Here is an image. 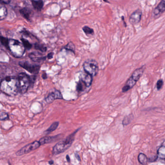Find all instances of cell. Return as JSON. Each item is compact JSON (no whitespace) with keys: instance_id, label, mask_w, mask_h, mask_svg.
I'll use <instances>...</instances> for the list:
<instances>
[{"instance_id":"obj_1","label":"cell","mask_w":165,"mask_h":165,"mask_svg":"<svg viewBox=\"0 0 165 165\" xmlns=\"http://www.w3.org/2000/svg\"><path fill=\"white\" fill-rule=\"evenodd\" d=\"M1 90L8 96H13L20 91V85L18 78L7 76L3 78L1 83Z\"/></svg>"},{"instance_id":"obj_2","label":"cell","mask_w":165,"mask_h":165,"mask_svg":"<svg viewBox=\"0 0 165 165\" xmlns=\"http://www.w3.org/2000/svg\"><path fill=\"white\" fill-rule=\"evenodd\" d=\"M145 68V66L144 65L137 69L133 72L129 78L126 81L125 85L122 88L121 90L123 93L128 91L129 90L131 89L136 85L137 82H138V81L143 74Z\"/></svg>"},{"instance_id":"obj_3","label":"cell","mask_w":165,"mask_h":165,"mask_svg":"<svg viewBox=\"0 0 165 165\" xmlns=\"http://www.w3.org/2000/svg\"><path fill=\"white\" fill-rule=\"evenodd\" d=\"M77 131L78 130L67 137L65 139L57 143L53 148L52 150L53 154L56 155L61 154L66 151L67 149H68L71 146L73 141H74L75 135Z\"/></svg>"},{"instance_id":"obj_4","label":"cell","mask_w":165,"mask_h":165,"mask_svg":"<svg viewBox=\"0 0 165 165\" xmlns=\"http://www.w3.org/2000/svg\"><path fill=\"white\" fill-rule=\"evenodd\" d=\"M8 49L13 56L17 58L22 56L25 51V48L22 43L14 39L9 40Z\"/></svg>"},{"instance_id":"obj_5","label":"cell","mask_w":165,"mask_h":165,"mask_svg":"<svg viewBox=\"0 0 165 165\" xmlns=\"http://www.w3.org/2000/svg\"><path fill=\"white\" fill-rule=\"evenodd\" d=\"M83 69L85 72L94 77L98 72V63L94 59H89L84 62L83 64Z\"/></svg>"},{"instance_id":"obj_6","label":"cell","mask_w":165,"mask_h":165,"mask_svg":"<svg viewBox=\"0 0 165 165\" xmlns=\"http://www.w3.org/2000/svg\"><path fill=\"white\" fill-rule=\"evenodd\" d=\"M18 78L20 85V91L22 94L26 93L31 83L30 77L25 73L21 72L19 74Z\"/></svg>"},{"instance_id":"obj_7","label":"cell","mask_w":165,"mask_h":165,"mask_svg":"<svg viewBox=\"0 0 165 165\" xmlns=\"http://www.w3.org/2000/svg\"><path fill=\"white\" fill-rule=\"evenodd\" d=\"M40 145L39 141H34L33 143L28 144L26 146H25L24 147H23L21 149L19 150L16 153V156H20L25 154H28L31 151L35 150L38 148H39V146H40Z\"/></svg>"},{"instance_id":"obj_8","label":"cell","mask_w":165,"mask_h":165,"mask_svg":"<svg viewBox=\"0 0 165 165\" xmlns=\"http://www.w3.org/2000/svg\"><path fill=\"white\" fill-rule=\"evenodd\" d=\"M20 66L26 70L28 72L31 74H36L39 72L40 66L30 64L27 61H20L19 63Z\"/></svg>"},{"instance_id":"obj_9","label":"cell","mask_w":165,"mask_h":165,"mask_svg":"<svg viewBox=\"0 0 165 165\" xmlns=\"http://www.w3.org/2000/svg\"><path fill=\"white\" fill-rule=\"evenodd\" d=\"M141 16L142 11L141 10H137L130 15L129 18L130 22L133 25L138 24L141 21Z\"/></svg>"},{"instance_id":"obj_10","label":"cell","mask_w":165,"mask_h":165,"mask_svg":"<svg viewBox=\"0 0 165 165\" xmlns=\"http://www.w3.org/2000/svg\"><path fill=\"white\" fill-rule=\"evenodd\" d=\"M63 97L61 93L59 90H56L52 92L47 97L46 99V101L48 103H50L57 99H63Z\"/></svg>"},{"instance_id":"obj_11","label":"cell","mask_w":165,"mask_h":165,"mask_svg":"<svg viewBox=\"0 0 165 165\" xmlns=\"http://www.w3.org/2000/svg\"><path fill=\"white\" fill-rule=\"evenodd\" d=\"M80 80H81L85 85H86L87 87H90L92 83V76L86 72H84L81 75Z\"/></svg>"},{"instance_id":"obj_12","label":"cell","mask_w":165,"mask_h":165,"mask_svg":"<svg viewBox=\"0 0 165 165\" xmlns=\"http://www.w3.org/2000/svg\"><path fill=\"white\" fill-rule=\"evenodd\" d=\"M59 137V135H57L55 136L45 137L40 139L39 141V143L41 145L51 143L53 141H56L57 139H58Z\"/></svg>"},{"instance_id":"obj_13","label":"cell","mask_w":165,"mask_h":165,"mask_svg":"<svg viewBox=\"0 0 165 165\" xmlns=\"http://www.w3.org/2000/svg\"><path fill=\"white\" fill-rule=\"evenodd\" d=\"M165 11V5L162 2H160V3H159L158 5L154 9V14L155 16H157L162 14Z\"/></svg>"},{"instance_id":"obj_14","label":"cell","mask_w":165,"mask_h":165,"mask_svg":"<svg viewBox=\"0 0 165 165\" xmlns=\"http://www.w3.org/2000/svg\"><path fill=\"white\" fill-rule=\"evenodd\" d=\"M32 6L34 9L37 10L38 11H40L43 7V2L42 0H38V1H32Z\"/></svg>"},{"instance_id":"obj_15","label":"cell","mask_w":165,"mask_h":165,"mask_svg":"<svg viewBox=\"0 0 165 165\" xmlns=\"http://www.w3.org/2000/svg\"><path fill=\"white\" fill-rule=\"evenodd\" d=\"M20 13L27 20H29L31 14V11L29 9L23 8L20 10Z\"/></svg>"},{"instance_id":"obj_16","label":"cell","mask_w":165,"mask_h":165,"mask_svg":"<svg viewBox=\"0 0 165 165\" xmlns=\"http://www.w3.org/2000/svg\"><path fill=\"white\" fill-rule=\"evenodd\" d=\"M7 15V10L4 5L1 4L0 8V19L1 20L5 18Z\"/></svg>"},{"instance_id":"obj_17","label":"cell","mask_w":165,"mask_h":165,"mask_svg":"<svg viewBox=\"0 0 165 165\" xmlns=\"http://www.w3.org/2000/svg\"><path fill=\"white\" fill-rule=\"evenodd\" d=\"M37 56V55L35 54L34 53H31V54H30L29 57L34 62H38L41 60H44L46 59V57Z\"/></svg>"},{"instance_id":"obj_18","label":"cell","mask_w":165,"mask_h":165,"mask_svg":"<svg viewBox=\"0 0 165 165\" xmlns=\"http://www.w3.org/2000/svg\"><path fill=\"white\" fill-rule=\"evenodd\" d=\"M138 160L140 163L142 165H145L147 164L148 162L147 157L143 153L139 154L138 156Z\"/></svg>"},{"instance_id":"obj_19","label":"cell","mask_w":165,"mask_h":165,"mask_svg":"<svg viewBox=\"0 0 165 165\" xmlns=\"http://www.w3.org/2000/svg\"><path fill=\"white\" fill-rule=\"evenodd\" d=\"M133 119H134V116L133 114H131L125 116L123 120V126H127L131 123V121L133 120Z\"/></svg>"},{"instance_id":"obj_20","label":"cell","mask_w":165,"mask_h":165,"mask_svg":"<svg viewBox=\"0 0 165 165\" xmlns=\"http://www.w3.org/2000/svg\"><path fill=\"white\" fill-rule=\"evenodd\" d=\"M157 155L160 158L165 159V146H161L157 151Z\"/></svg>"},{"instance_id":"obj_21","label":"cell","mask_w":165,"mask_h":165,"mask_svg":"<svg viewBox=\"0 0 165 165\" xmlns=\"http://www.w3.org/2000/svg\"><path fill=\"white\" fill-rule=\"evenodd\" d=\"M86 87H87L86 85H85L81 80H79L77 85V90L78 92H82L84 91Z\"/></svg>"},{"instance_id":"obj_22","label":"cell","mask_w":165,"mask_h":165,"mask_svg":"<svg viewBox=\"0 0 165 165\" xmlns=\"http://www.w3.org/2000/svg\"><path fill=\"white\" fill-rule=\"evenodd\" d=\"M34 48H36V49L38 50L39 51L43 52H45L47 51V47H46L45 45L38 43L35 44Z\"/></svg>"},{"instance_id":"obj_23","label":"cell","mask_w":165,"mask_h":165,"mask_svg":"<svg viewBox=\"0 0 165 165\" xmlns=\"http://www.w3.org/2000/svg\"><path fill=\"white\" fill-rule=\"evenodd\" d=\"M82 30L84 33L86 34L87 35H92L94 34V30L88 26H84V27L83 28Z\"/></svg>"},{"instance_id":"obj_24","label":"cell","mask_w":165,"mask_h":165,"mask_svg":"<svg viewBox=\"0 0 165 165\" xmlns=\"http://www.w3.org/2000/svg\"><path fill=\"white\" fill-rule=\"evenodd\" d=\"M59 124V123L58 122H54L46 130V132H51L53 131L54 130H55L57 129V127H58Z\"/></svg>"},{"instance_id":"obj_25","label":"cell","mask_w":165,"mask_h":165,"mask_svg":"<svg viewBox=\"0 0 165 165\" xmlns=\"http://www.w3.org/2000/svg\"><path fill=\"white\" fill-rule=\"evenodd\" d=\"M21 42L22 43V44L24 45V47H25V49H30L32 47V45H31L30 43L27 40H26L24 38H22L21 39Z\"/></svg>"},{"instance_id":"obj_26","label":"cell","mask_w":165,"mask_h":165,"mask_svg":"<svg viewBox=\"0 0 165 165\" xmlns=\"http://www.w3.org/2000/svg\"><path fill=\"white\" fill-rule=\"evenodd\" d=\"M64 48L65 49L69 50L73 52H75V46L72 42L69 43L66 46H65Z\"/></svg>"},{"instance_id":"obj_27","label":"cell","mask_w":165,"mask_h":165,"mask_svg":"<svg viewBox=\"0 0 165 165\" xmlns=\"http://www.w3.org/2000/svg\"><path fill=\"white\" fill-rule=\"evenodd\" d=\"M9 40L7 38H5V37H1V42L2 43V45H3V46L6 47L7 49L8 48V44H9Z\"/></svg>"},{"instance_id":"obj_28","label":"cell","mask_w":165,"mask_h":165,"mask_svg":"<svg viewBox=\"0 0 165 165\" xmlns=\"http://www.w3.org/2000/svg\"><path fill=\"white\" fill-rule=\"evenodd\" d=\"M163 81L162 79H159L156 83V88L158 90L161 89L163 85Z\"/></svg>"},{"instance_id":"obj_29","label":"cell","mask_w":165,"mask_h":165,"mask_svg":"<svg viewBox=\"0 0 165 165\" xmlns=\"http://www.w3.org/2000/svg\"><path fill=\"white\" fill-rule=\"evenodd\" d=\"M1 120H5L7 119L8 118V114L7 112H1V116H0Z\"/></svg>"},{"instance_id":"obj_30","label":"cell","mask_w":165,"mask_h":165,"mask_svg":"<svg viewBox=\"0 0 165 165\" xmlns=\"http://www.w3.org/2000/svg\"><path fill=\"white\" fill-rule=\"evenodd\" d=\"M11 2V0H1V4H9Z\"/></svg>"},{"instance_id":"obj_31","label":"cell","mask_w":165,"mask_h":165,"mask_svg":"<svg viewBox=\"0 0 165 165\" xmlns=\"http://www.w3.org/2000/svg\"><path fill=\"white\" fill-rule=\"evenodd\" d=\"M53 53H52V52L49 53L47 56V58L49 59H51L53 58Z\"/></svg>"},{"instance_id":"obj_32","label":"cell","mask_w":165,"mask_h":165,"mask_svg":"<svg viewBox=\"0 0 165 165\" xmlns=\"http://www.w3.org/2000/svg\"><path fill=\"white\" fill-rule=\"evenodd\" d=\"M42 77L44 79H46L47 78V74H46L45 72H44L43 74H42Z\"/></svg>"},{"instance_id":"obj_33","label":"cell","mask_w":165,"mask_h":165,"mask_svg":"<svg viewBox=\"0 0 165 165\" xmlns=\"http://www.w3.org/2000/svg\"><path fill=\"white\" fill-rule=\"evenodd\" d=\"M67 161H68V162H70V160L69 157V156H68V155H67Z\"/></svg>"},{"instance_id":"obj_34","label":"cell","mask_w":165,"mask_h":165,"mask_svg":"<svg viewBox=\"0 0 165 165\" xmlns=\"http://www.w3.org/2000/svg\"><path fill=\"white\" fill-rule=\"evenodd\" d=\"M75 156H76V157H77V158L79 160H80V158H79L80 157H79V154H78V156H77V155L75 154Z\"/></svg>"},{"instance_id":"obj_35","label":"cell","mask_w":165,"mask_h":165,"mask_svg":"<svg viewBox=\"0 0 165 165\" xmlns=\"http://www.w3.org/2000/svg\"><path fill=\"white\" fill-rule=\"evenodd\" d=\"M161 2H162V3H163L164 5H165V0H161Z\"/></svg>"},{"instance_id":"obj_36","label":"cell","mask_w":165,"mask_h":165,"mask_svg":"<svg viewBox=\"0 0 165 165\" xmlns=\"http://www.w3.org/2000/svg\"><path fill=\"white\" fill-rule=\"evenodd\" d=\"M121 18H123V21H124V18H123V16H122V17H121ZM124 23H125V26H126V25H125V21H124Z\"/></svg>"},{"instance_id":"obj_37","label":"cell","mask_w":165,"mask_h":165,"mask_svg":"<svg viewBox=\"0 0 165 165\" xmlns=\"http://www.w3.org/2000/svg\"><path fill=\"white\" fill-rule=\"evenodd\" d=\"M49 163L50 164H51V165L53 163V161H51V162H50H50H49Z\"/></svg>"},{"instance_id":"obj_38","label":"cell","mask_w":165,"mask_h":165,"mask_svg":"<svg viewBox=\"0 0 165 165\" xmlns=\"http://www.w3.org/2000/svg\"><path fill=\"white\" fill-rule=\"evenodd\" d=\"M104 2H107V3H108V0H103Z\"/></svg>"}]
</instances>
